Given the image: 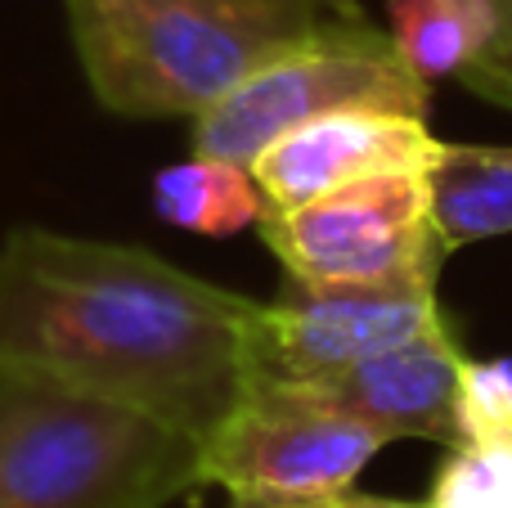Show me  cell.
Wrapping results in <instances>:
<instances>
[{"mask_svg": "<svg viewBox=\"0 0 512 508\" xmlns=\"http://www.w3.org/2000/svg\"><path fill=\"white\" fill-rule=\"evenodd\" d=\"M261 302L149 248L18 225L0 243V383L86 392L198 441L256 378Z\"/></svg>", "mask_w": 512, "mask_h": 508, "instance_id": "6da1fadb", "label": "cell"}, {"mask_svg": "<svg viewBox=\"0 0 512 508\" xmlns=\"http://www.w3.org/2000/svg\"><path fill=\"white\" fill-rule=\"evenodd\" d=\"M95 99L122 117H198L355 0H63Z\"/></svg>", "mask_w": 512, "mask_h": 508, "instance_id": "7a4b0ae2", "label": "cell"}, {"mask_svg": "<svg viewBox=\"0 0 512 508\" xmlns=\"http://www.w3.org/2000/svg\"><path fill=\"white\" fill-rule=\"evenodd\" d=\"M194 486V432L86 392L0 383V508H167Z\"/></svg>", "mask_w": 512, "mask_h": 508, "instance_id": "3957f363", "label": "cell"}, {"mask_svg": "<svg viewBox=\"0 0 512 508\" xmlns=\"http://www.w3.org/2000/svg\"><path fill=\"white\" fill-rule=\"evenodd\" d=\"M432 86L396 54L387 27L364 14H342L310 27L292 45L252 68L230 95L194 117V149L252 167L283 131L342 108L427 117Z\"/></svg>", "mask_w": 512, "mask_h": 508, "instance_id": "277c9868", "label": "cell"}, {"mask_svg": "<svg viewBox=\"0 0 512 508\" xmlns=\"http://www.w3.org/2000/svg\"><path fill=\"white\" fill-rule=\"evenodd\" d=\"M382 446L387 437L346 419L306 383L252 378L203 437V486L230 495L351 491Z\"/></svg>", "mask_w": 512, "mask_h": 508, "instance_id": "5b68a950", "label": "cell"}, {"mask_svg": "<svg viewBox=\"0 0 512 508\" xmlns=\"http://www.w3.org/2000/svg\"><path fill=\"white\" fill-rule=\"evenodd\" d=\"M445 257H427L382 279H288L261 302L256 378L315 383L387 351L441 320L436 279Z\"/></svg>", "mask_w": 512, "mask_h": 508, "instance_id": "8992f818", "label": "cell"}, {"mask_svg": "<svg viewBox=\"0 0 512 508\" xmlns=\"http://www.w3.org/2000/svg\"><path fill=\"white\" fill-rule=\"evenodd\" d=\"M265 248L288 279H382L427 257H450L432 230L427 176L387 171L297 207H261Z\"/></svg>", "mask_w": 512, "mask_h": 508, "instance_id": "52a82bcc", "label": "cell"}, {"mask_svg": "<svg viewBox=\"0 0 512 508\" xmlns=\"http://www.w3.org/2000/svg\"><path fill=\"white\" fill-rule=\"evenodd\" d=\"M441 144L427 131V117L382 113V108H342L283 131L252 158V180L261 207H297L328 189L355 185L387 171H427L441 158Z\"/></svg>", "mask_w": 512, "mask_h": 508, "instance_id": "ba28073f", "label": "cell"}, {"mask_svg": "<svg viewBox=\"0 0 512 508\" xmlns=\"http://www.w3.org/2000/svg\"><path fill=\"white\" fill-rule=\"evenodd\" d=\"M468 356L459 351L450 324L432 320L414 338L355 360L328 378L306 383L346 419L391 441H441L459 446V378Z\"/></svg>", "mask_w": 512, "mask_h": 508, "instance_id": "9c48e42d", "label": "cell"}, {"mask_svg": "<svg viewBox=\"0 0 512 508\" xmlns=\"http://www.w3.org/2000/svg\"><path fill=\"white\" fill-rule=\"evenodd\" d=\"M427 212L445 252L512 234V144H441Z\"/></svg>", "mask_w": 512, "mask_h": 508, "instance_id": "30bf717a", "label": "cell"}, {"mask_svg": "<svg viewBox=\"0 0 512 508\" xmlns=\"http://www.w3.org/2000/svg\"><path fill=\"white\" fill-rule=\"evenodd\" d=\"M504 18L495 0H387V36L396 54L432 86L468 72L499 45Z\"/></svg>", "mask_w": 512, "mask_h": 508, "instance_id": "8fae6325", "label": "cell"}, {"mask_svg": "<svg viewBox=\"0 0 512 508\" xmlns=\"http://www.w3.org/2000/svg\"><path fill=\"white\" fill-rule=\"evenodd\" d=\"M153 207L176 230L225 239V234H239L256 225L261 189H256L252 171L239 167V162L194 153L189 162H176V167L153 176Z\"/></svg>", "mask_w": 512, "mask_h": 508, "instance_id": "7c38bea8", "label": "cell"}, {"mask_svg": "<svg viewBox=\"0 0 512 508\" xmlns=\"http://www.w3.org/2000/svg\"><path fill=\"white\" fill-rule=\"evenodd\" d=\"M427 508H512V441L450 446Z\"/></svg>", "mask_w": 512, "mask_h": 508, "instance_id": "4fadbf2b", "label": "cell"}, {"mask_svg": "<svg viewBox=\"0 0 512 508\" xmlns=\"http://www.w3.org/2000/svg\"><path fill=\"white\" fill-rule=\"evenodd\" d=\"M459 432L463 441H512V356L463 365Z\"/></svg>", "mask_w": 512, "mask_h": 508, "instance_id": "5bb4252c", "label": "cell"}, {"mask_svg": "<svg viewBox=\"0 0 512 508\" xmlns=\"http://www.w3.org/2000/svg\"><path fill=\"white\" fill-rule=\"evenodd\" d=\"M495 5H499V18H504L499 45L490 54H481L468 72H459V81L468 90H477V95L512 108V0H495Z\"/></svg>", "mask_w": 512, "mask_h": 508, "instance_id": "9a60e30c", "label": "cell"}, {"mask_svg": "<svg viewBox=\"0 0 512 508\" xmlns=\"http://www.w3.org/2000/svg\"><path fill=\"white\" fill-rule=\"evenodd\" d=\"M234 508H427L409 500H378V495H355L351 491H328V495H230Z\"/></svg>", "mask_w": 512, "mask_h": 508, "instance_id": "2e32d148", "label": "cell"}]
</instances>
